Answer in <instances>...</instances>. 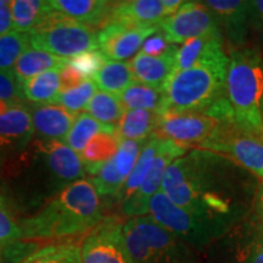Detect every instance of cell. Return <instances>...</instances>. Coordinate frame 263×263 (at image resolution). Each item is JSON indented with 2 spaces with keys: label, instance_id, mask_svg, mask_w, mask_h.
I'll use <instances>...</instances> for the list:
<instances>
[{
  "label": "cell",
  "instance_id": "6da1fadb",
  "mask_svg": "<svg viewBox=\"0 0 263 263\" xmlns=\"http://www.w3.org/2000/svg\"><path fill=\"white\" fill-rule=\"evenodd\" d=\"M258 186L254 174L229 157L193 149L170 164L160 190L190 213L240 224L254 209Z\"/></svg>",
  "mask_w": 263,
  "mask_h": 263
},
{
  "label": "cell",
  "instance_id": "7a4b0ae2",
  "mask_svg": "<svg viewBox=\"0 0 263 263\" xmlns=\"http://www.w3.org/2000/svg\"><path fill=\"white\" fill-rule=\"evenodd\" d=\"M228 64L224 38L216 35L196 65L170 76L162 88L160 115L199 114L223 123H235L226 89Z\"/></svg>",
  "mask_w": 263,
  "mask_h": 263
},
{
  "label": "cell",
  "instance_id": "3957f363",
  "mask_svg": "<svg viewBox=\"0 0 263 263\" xmlns=\"http://www.w3.org/2000/svg\"><path fill=\"white\" fill-rule=\"evenodd\" d=\"M103 221L100 196L90 180L68 184L34 215L22 219V239H65L89 233Z\"/></svg>",
  "mask_w": 263,
  "mask_h": 263
},
{
  "label": "cell",
  "instance_id": "277c9868",
  "mask_svg": "<svg viewBox=\"0 0 263 263\" xmlns=\"http://www.w3.org/2000/svg\"><path fill=\"white\" fill-rule=\"evenodd\" d=\"M226 89L236 126L263 140V54L258 48L232 49Z\"/></svg>",
  "mask_w": 263,
  "mask_h": 263
},
{
  "label": "cell",
  "instance_id": "5b68a950",
  "mask_svg": "<svg viewBox=\"0 0 263 263\" xmlns=\"http://www.w3.org/2000/svg\"><path fill=\"white\" fill-rule=\"evenodd\" d=\"M123 235L133 263H195L193 249L150 215L128 219Z\"/></svg>",
  "mask_w": 263,
  "mask_h": 263
},
{
  "label": "cell",
  "instance_id": "8992f818",
  "mask_svg": "<svg viewBox=\"0 0 263 263\" xmlns=\"http://www.w3.org/2000/svg\"><path fill=\"white\" fill-rule=\"evenodd\" d=\"M149 215L193 250L205 249L238 226L228 219L207 218L185 211L174 205L161 190L150 200Z\"/></svg>",
  "mask_w": 263,
  "mask_h": 263
},
{
  "label": "cell",
  "instance_id": "52a82bcc",
  "mask_svg": "<svg viewBox=\"0 0 263 263\" xmlns=\"http://www.w3.org/2000/svg\"><path fill=\"white\" fill-rule=\"evenodd\" d=\"M28 33L32 49L59 58H74L84 52L99 50L97 29L65 17L54 9Z\"/></svg>",
  "mask_w": 263,
  "mask_h": 263
},
{
  "label": "cell",
  "instance_id": "ba28073f",
  "mask_svg": "<svg viewBox=\"0 0 263 263\" xmlns=\"http://www.w3.org/2000/svg\"><path fill=\"white\" fill-rule=\"evenodd\" d=\"M202 150L229 157L263 180V140L246 133L235 123H227Z\"/></svg>",
  "mask_w": 263,
  "mask_h": 263
},
{
  "label": "cell",
  "instance_id": "9c48e42d",
  "mask_svg": "<svg viewBox=\"0 0 263 263\" xmlns=\"http://www.w3.org/2000/svg\"><path fill=\"white\" fill-rule=\"evenodd\" d=\"M159 27L174 45L203 35H223L216 15L202 2H184L176 14L160 22Z\"/></svg>",
  "mask_w": 263,
  "mask_h": 263
},
{
  "label": "cell",
  "instance_id": "30bf717a",
  "mask_svg": "<svg viewBox=\"0 0 263 263\" xmlns=\"http://www.w3.org/2000/svg\"><path fill=\"white\" fill-rule=\"evenodd\" d=\"M188 147H184L174 141L163 138L157 151V155L154 160L153 166L147 173L145 180L139 186L133 195L121 202V212L123 216L134 218L149 215L150 200L157 192H160L163 176L170 164L179 157L188 153Z\"/></svg>",
  "mask_w": 263,
  "mask_h": 263
},
{
  "label": "cell",
  "instance_id": "8fae6325",
  "mask_svg": "<svg viewBox=\"0 0 263 263\" xmlns=\"http://www.w3.org/2000/svg\"><path fill=\"white\" fill-rule=\"evenodd\" d=\"M156 133L184 147L203 149L227 123L199 114L160 115Z\"/></svg>",
  "mask_w": 263,
  "mask_h": 263
},
{
  "label": "cell",
  "instance_id": "7c38bea8",
  "mask_svg": "<svg viewBox=\"0 0 263 263\" xmlns=\"http://www.w3.org/2000/svg\"><path fill=\"white\" fill-rule=\"evenodd\" d=\"M82 263H133L123 235V224L116 218L103 219L81 245Z\"/></svg>",
  "mask_w": 263,
  "mask_h": 263
},
{
  "label": "cell",
  "instance_id": "4fadbf2b",
  "mask_svg": "<svg viewBox=\"0 0 263 263\" xmlns=\"http://www.w3.org/2000/svg\"><path fill=\"white\" fill-rule=\"evenodd\" d=\"M160 31V27H136L108 21L98 31V48L107 60L123 61L138 54L144 42Z\"/></svg>",
  "mask_w": 263,
  "mask_h": 263
},
{
  "label": "cell",
  "instance_id": "5bb4252c",
  "mask_svg": "<svg viewBox=\"0 0 263 263\" xmlns=\"http://www.w3.org/2000/svg\"><path fill=\"white\" fill-rule=\"evenodd\" d=\"M34 136L32 116L26 104L0 115V163L25 151Z\"/></svg>",
  "mask_w": 263,
  "mask_h": 263
},
{
  "label": "cell",
  "instance_id": "9a60e30c",
  "mask_svg": "<svg viewBox=\"0 0 263 263\" xmlns=\"http://www.w3.org/2000/svg\"><path fill=\"white\" fill-rule=\"evenodd\" d=\"M226 244L224 263H263V226L254 221H242L232 229Z\"/></svg>",
  "mask_w": 263,
  "mask_h": 263
},
{
  "label": "cell",
  "instance_id": "2e32d148",
  "mask_svg": "<svg viewBox=\"0 0 263 263\" xmlns=\"http://www.w3.org/2000/svg\"><path fill=\"white\" fill-rule=\"evenodd\" d=\"M218 20L223 38L234 49L244 48L250 31V5L242 0L202 2Z\"/></svg>",
  "mask_w": 263,
  "mask_h": 263
},
{
  "label": "cell",
  "instance_id": "e0dca14e",
  "mask_svg": "<svg viewBox=\"0 0 263 263\" xmlns=\"http://www.w3.org/2000/svg\"><path fill=\"white\" fill-rule=\"evenodd\" d=\"M35 149L44 156L48 170L60 180L62 185L67 186L77 180L85 179V170L81 156L71 149L67 144L59 140H38Z\"/></svg>",
  "mask_w": 263,
  "mask_h": 263
},
{
  "label": "cell",
  "instance_id": "ac0fdd59",
  "mask_svg": "<svg viewBox=\"0 0 263 263\" xmlns=\"http://www.w3.org/2000/svg\"><path fill=\"white\" fill-rule=\"evenodd\" d=\"M34 132L45 140H64L73 126L76 114L55 104H32L28 106Z\"/></svg>",
  "mask_w": 263,
  "mask_h": 263
},
{
  "label": "cell",
  "instance_id": "d6986e66",
  "mask_svg": "<svg viewBox=\"0 0 263 263\" xmlns=\"http://www.w3.org/2000/svg\"><path fill=\"white\" fill-rule=\"evenodd\" d=\"M168 17L163 0H128L114 2L108 21H117L136 27H159L160 22Z\"/></svg>",
  "mask_w": 263,
  "mask_h": 263
},
{
  "label": "cell",
  "instance_id": "ffe728a7",
  "mask_svg": "<svg viewBox=\"0 0 263 263\" xmlns=\"http://www.w3.org/2000/svg\"><path fill=\"white\" fill-rule=\"evenodd\" d=\"M51 8L65 17L97 29L110 20L114 2L105 0H51Z\"/></svg>",
  "mask_w": 263,
  "mask_h": 263
},
{
  "label": "cell",
  "instance_id": "44dd1931",
  "mask_svg": "<svg viewBox=\"0 0 263 263\" xmlns=\"http://www.w3.org/2000/svg\"><path fill=\"white\" fill-rule=\"evenodd\" d=\"M174 57L176 54L155 58L139 51L129 61L134 78L137 82L162 90L164 83L173 73Z\"/></svg>",
  "mask_w": 263,
  "mask_h": 263
},
{
  "label": "cell",
  "instance_id": "7402d4cb",
  "mask_svg": "<svg viewBox=\"0 0 263 263\" xmlns=\"http://www.w3.org/2000/svg\"><path fill=\"white\" fill-rule=\"evenodd\" d=\"M161 116L147 110H128L116 127V136L121 140H146L156 133Z\"/></svg>",
  "mask_w": 263,
  "mask_h": 263
},
{
  "label": "cell",
  "instance_id": "603a6c76",
  "mask_svg": "<svg viewBox=\"0 0 263 263\" xmlns=\"http://www.w3.org/2000/svg\"><path fill=\"white\" fill-rule=\"evenodd\" d=\"M68 61H70V59L59 58L49 54V52L29 48L16 61L14 68H12V73L22 84L29 78L35 77L43 72L65 67L68 64Z\"/></svg>",
  "mask_w": 263,
  "mask_h": 263
},
{
  "label": "cell",
  "instance_id": "cb8c5ba5",
  "mask_svg": "<svg viewBox=\"0 0 263 263\" xmlns=\"http://www.w3.org/2000/svg\"><path fill=\"white\" fill-rule=\"evenodd\" d=\"M120 143L116 132H100L95 134L81 154L87 173L94 176L105 162L112 159L120 147Z\"/></svg>",
  "mask_w": 263,
  "mask_h": 263
},
{
  "label": "cell",
  "instance_id": "d4e9b609",
  "mask_svg": "<svg viewBox=\"0 0 263 263\" xmlns=\"http://www.w3.org/2000/svg\"><path fill=\"white\" fill-rule=\"evenodd\" d=\"M161 139H162V137L159 136L157 133L151 134L146 139L145 145H144L143 150H141L136 166H134L133 171H132L129 177L127 178L120 194L117 195L118 200L121 202H123L124 200H127L128 197L133 195L139 189V186L143 184L144 180H145L147 173H149L151 166H153L154 160H155L157 155Z\"/></svg>",
  "mask_w": 263,
  "mask_h": 263
},
{
  "label": "cell",
  "instance_id": "484cf974",
  "mask_svg": "<svg viewBox=\"0 0 263 263\" xmlns=\"http://www.w3.org/2000/svg\"><path fill=\"white\" fill-rule=\"evenodd\" d=\"M61 68L50 70L22 83V93L33 104H52L61 91Z\"/></svg>",
  "mask_w": 263,
  "mask_h": 263
},
{
  "label": "cell",
  "instance_id": "4316f807",
  "mask_svg": "<svg viewBox=\"0 0 263 263\" xmlns=\"http://www.w3.org/2000/svg\"><path fill=\"white\" fill-rule=\"evenodd\" d=\"M101 91L120 95L136 81L129 62L107 60L100 71L91 78Z\"/></svg>",
  "mask_w": 263,
  "mask_h": 263
},
{
  "label": "cell",
  "instance_id": "83f0119b",
  "mask_svg": "<svg viewBox=\"0 0 263 263\" xmlns=\"http://www.w3.org/2000/svg\"><path fill=\"white\" fill-rule=\"evenodd\" d=\"M50 2L45 0H15L11 2L12 29L17 32H31L50 15Z\"/></svg>",
  "mask_w": 263,
  "mask_h": 263
},
{
  "label": "cell",
  "instance_id": "f1b7e54d",
  "mask_svg": "<svg viewBox=\"0 0 263 263\" xmlns=\"http://www.w3.org/2000/svg\"><path fill=\"white\" fill-rule=\"evenodd\" d=\"M118 98L124 108L128 110H147L160 115L163 107L162 90L151 88L137 81L124 89Z\"/></svg>",
  "mask_w": 263,
  "mask_h": 263
},
{
  "label": "cell",
  "instance_id": "f546056e",
  "mask_svg": "<svg viewBox=\"0 0 263 263\" xmlns=\"http://www.w3.org/2000/svg\"><path fill=\"white\" fill-rule=\"evenodd\" d=\"M84 110L98 122L115 128L118 126L121 118L126 112V108L117 95L105 93L101 90L94 94Z\"/></svg>",
  "mask_w": 263,
  "mask_h": 263
},
{
  "label": "cell",
  "instance_id": "4dcf8cb0",
  "mask_svg": "<svg viewBox=\"0 0 263 263\" xmlns=\"http://www.w3.org/2000/svg\"><path fill=\"white\" fill-rule=\"evenodd\" d=\"M17 263H82L81 245L76 242L50 244L34 250Z\"/></svg>",
  "mask_w": 263,
  "mask_h": 263
},
{
  "label": "cell",
  "instance_id": "1f68e13d",
  "mask_svg": "<svg viewBox=\"0 0 263 263\" xmlns=\"http://www.w3.org/2000/svg\"><path fill=\"white\" fill-rule=\"evenodd\" d=\"M100 132H116V128L101 124L84 111L76 117L73 126L66 136L65 141L72 150L82 154L91 138Z\"/></svg>",
  "mask_w": 263,
  "mask_h": 263
},
{
  "label": "cell",
  "instance_id": "d6a6232c",
  "mask_svg": "<svg viewBox=\"0 0 263 263\" xmlns=\"http://www.w3.org/2000/svg\"><path fill=\"white\" fill-rule=\"evenodd\" d=\"M29 45V33L11 31L0 37V71H12Z\"/></svg>",
  "mask_w": 263,
  "mask_h": 263
},
{
  "label": "cell",
  "instance_id": "836d02e7",
  "mask_svg": "<svg viewBox=\"0 0 263 263\" xmlns=\"http://www.w3.org/2000/svg\"><path fill=\"white\" fill-rule=\"evenodd\" d=\"M216 35L218 34L203 35V37L194 38L180 45L176 52V57H174L173 72L188 70V68L193 67L194 65H196L197 62L201 60L203 55L206 54L212 39Z\"/></svg>",
  "mask_w": 263,
  "mask_h": 263
},
{
  "label": "cell",
  "instance_id": "e575fe53",
  "mask_svg": "<svg viewBox=\"0 0 263 263\" xmlns=\"http://www.w3.org/2000/svg\"><path fill=\"white\" fill-rule=\"evenodd\" d=\"M97 84L91 78L85 80L83 83H81L78 87L73 89L61 91L60 94L55 98L52 104L60 105L65 107L72 114L78 112V111L83 110L89 104L91 98L97 93Z\"/></svg>",
  "mask_w": 263,
  "mask_h": 263
},
{
  "label": "cell",
  "instance_id": "d590c367",
  "mask_svg": "<svg viewBox=\"0 0 263 263\" xmlns=\"http://www.w3.org/2000/svg\"><path fill=\"white\" fill-rule=\"evenodd\" d=\"M90 182L97 189L99 196H117L126 183V179L118 173L112 157L99 168L91 177Z\"/></svg>",
  "mask_w": 263,
  "mask_h": 263
},
{
  "label": "cell",
  "instance_id": "8d00e7d4",
  "mask_svg": "<svg viewBox=\"0 0 263 263\" xmlns=\"http://www.w3.org/2000/svg\"><path fill=\"white\" fill-rule=\"evenodd\" d=\"M146 140L134 141V140H121L116 155L114 156L115 164L118 173L127 180L129 174L136 166L139 155L145 145Z\"/></svg>",
  "mask_w": 263,
  "mask_h": 263
},
{
  "label": "cell",
  "instance_id": "74e56055",
  "mask_svg": "<svg viewBox=\"0 0 263 263\" xmlns=\"http://www.w3.org/2000/svg\"><path fill=\"white\" fill-rule=\"evenodd\" d=\"M22 240V232L9 210L8 202L0 194V249L9 248Z\"/></svg>",
  "mask_w": 263,
  "mask_h": 263
},
{
  "label": "cell",
  "instance_id": "f35d334b",
  "mask_svg": "<svg viewBox=\"0 0 263 263\" xmlns=\"http://www.w3.org/2000/svg\"><path fill=\"white\" fill-rule=\"evenodd\" d=\"M106 61L107 59L104 57V54L100 50L88 51L70 59V64L77 68L85 80L93 78Z\"/></svg>",
  "mask_w": 263,
  "mask_h": 263
},
{
  "label": "cell",
  "instance_id": "ab89813d",
  "mask_svg": "<svg viewBox=\"0 0 263 263\" xmlns=\"http://www.w3.org/2000/svg\"><path fill=\"white\" fill-rule=\"evenodd\" d=\"M179 45L171 44V43L166 39V37H164L162 32H156L155 34L150 35V37L144 42L140 51L149 55V57L159 58L176 54Z\"/></svg>",
  "mask_w": 263,
  "mask_h": 263
},
{
  "label": "cell",
  "instance_id": "60d3db41",
  "mask_svg": "<svg viewBox=\"0 0 263 263\" xmlns=\"http://www.w3.org/2000/svg\"><path fill=\"white\" fill-rule=\"evenodd\" d=\"M0 100L25 103L22 84L17 81L12 71H0Z\"/></svg>",
  "mask_w": 263,
  "mask_h": 263
},
{
  "label": "cell",
  "instance_id": "b9f144b4",
  "mask_svg": "<svg viewBox=\"0 0 263 263\" xmlns=\"http://www.w3.org/2000/svg\"><path fill=\"white\" fill-rule=\"evenodd\" d=\"M61 78V91H66L73 89V88L78 87L81 83H83L85 78L82 76L76 67H73L68 61V64L65 67L61 68L60 72ZM60 91V93H61Z\"/></svg>",
  "mask_w": 263,
  "mask_h": 263
},
{
  "label": "cell",
  "instance_id": "7bdbcfd3",
  "mask_svg": "<svg viewBox=\"0 0 263 263\" xmlns=\"http://www.w3.org/2000/svg\"><path fill=\"white\" fill-rule=\"evenodd\" d=\"M250 5V29L261 32L263 29V0L249 2Z\"/></svg>",
  "mask_w": 263,
  "mask_h": 263
},
{
  "label": "cell",
  "instance_id": "ee69618b",
  "mask_svg": "<svg viewBox=\"0 0 263 263\" xmlns=\"http://www.w3.org/2000/svg\"><path fill=\"white\" fill-rule=\"evenodd\" d=\"M11 31H14L12 29L11 2L0 0V37Z\"/></svg>",
  "mask_w": 263,
  "mask_h": 263
},
{
  "label": "cell",
  "instance_id": "f6af8a7d",
  "mask_svg": "<svg viewBox=\"0 0 263 263\" xmlns=\"http://www.w3.org/2000/svg\"><path fill=\"white\" fill-rule=\"evenodd\" d=\"M254 210H255V217L263 226V185H259L257 189V193H256Z\"/></svg>",
  "mask_w": 263,
  "mask_h": 263
},
{
  "label": "cell",
  "instance_id": "bcb514c9",
  "mask_svg": "<svg viewBox=\"0 0 263 263\" xmlns=\"http://www.w3.org/2000/svg\"><path fill=\"white\" fill-rule=\"evenodd\" d=\"M183 4L184 2H182V0H163V5L164 8H166L167 15L168 16H172L176 14Z\"/></svg>",
  "mask_w": 263,
  "mask_h": 263
},
{
  "label": "cell",
  "instance_id": "7dc6e473",
  "mask_svg": "<svg viewBox=\"0 0 263 263\" xmlns=\"http://www.w3.org/2000/svg\"><path fill=\"white\" fill-rule=\"evenodd\" d=\"M259 33H261V42H262V45H263V29Z\"/></svg>",
  "mask_w": 263,
  "mask_h": 263
},
{
  "label": "cell",
  "instance_id": "c3c4849f",
  "mask_svg": "<svg viewBox=\"0 0 263 263\" xmlns=\"http://www.w3.org/2000/svg\"><path fill=\"white\" fill-rule=\"evenodd\" d=\"M262 117H263V98H262Z\"/></svg>",
  "mask_w": 263,
  "mask_h": 263
},
{
  "label": "cell",
  "instance_id": "681fc988",
  "mask_svg": "<svg viewBox=\"0 0 263 263\" xmlns=\"http://www.w3.org/2000/svg\"><path fill=\"white\" fill-rule=\"evenodd\" d=\"M0 251H2V249H0Z\"/></svg>",
  "mask_w": 263,
  "mask_h": 263
},
{
  "label": "cell",
  "instance_id": "f907efd6",
  "mask_svg": "<svg viewBox=\"0 0 263 263\" xmlns=\"http://www.w3.org/2000/svg\"><path fill=\"white\" fill-rule=\"evenodd\" d=\"M262 185H263V184H262Z\"/></svg>",
  "mask_w": 263,
  "mask_h": 263
}]
</instances>
